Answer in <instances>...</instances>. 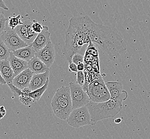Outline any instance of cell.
Instances as JSON below:
<instances>
[{
    "instance_id": "cell-21",
    "label": "cell",
    "mask_w": 150,
    "mask_h": 139,
    "mask_svg": "<svg viewBox=\"0 0 150 139\" xmlns=\"http://www.w3.org/2000/svg\"><path fill=\"white\" fill-rule=\"evenodd\" d=\"M30 94V93H29ZM29 94L23 93L22 92V94L19 96L20 101L26 106H29L34 102V100L29 96Z\"/></svg>"
},
{
    "instance_id": "cell-10",
    "label": "cell",
    "mask_w": 150,
    "mask_h": 139,
    "mask_svg": "<svg viewBox=\"0 0 150 139\" xmlns=\"http://www.w3.org/2000/svg\"><path fill=\"white\" fill-rule=\"evenodd\" d=\"M50 36L51 33L49 32V27L43 26V29L42 31L38 34L34 40L30 44L32 45L33 48L36 52L43 48L48 44V42L51 40Z\"/></svg>"
},
{
    "instance_id": "cell-8",
    "label": "cell",
    "mask_w": 150,
    "mask_h": 139,
    "mask_svg": "<svg viewBox=\"0 0 150 139\" xmlns=\"http://www.w3.org/2000/svg\"><path fill=\"white\" fill-rule=\"evenodd\" d=\"M108 90L110 93L111 99L122 104L128 97V93L123 90L122 85L118 81H107L105 82Z\"/></svg>"
},
{
    "instance_id": "cell-19",
    "label": "cell",
    "mask_w": 150,
    "mask_h": 139,
    "mask_svg": "<svg viewBox=\"0 0 150 139\" xmlns=\"http://www.w3.org/2000/svg\"><path fill=\"white\" fill-rule=\"evenodd\" d=\"M10 52L0 37V61L8 59Z\"/></svg>"
},
{
    "instance_id": "cell-12",
    "label": "cell",
    "mask_w": 150,
    "mask_h": 139,
    "mask_svg": "<svg viewBox=\"0 0 150 139\" xmlns=\"http://www.w3.org/2000/svg\"><path fill=\"white\" fill-rule=\"evenodd\" d=\"M8 61L14 72L15 77L28 68V62L18 58L11 52L10 54Z\"/></svg>"
},
{
    "instance_id": "cell-33",
    "label": "cell",
    "mask_w": 150,
    "mask_h": 139,
    "mask_svg": "<svg viewBox=\"0 0 150 139\" xmlns=\"http://www.w3.org/2000/svg\"><path fill=\"white\" fill-rule=\"evenodd\" d=\"M114 122L115 123V124H120L121 122V119L120 118H118L114 120Z\"/></svg>"
},
{
    "instance_id": "cell-7",
    "label": "cell",
    "mask_w": 150,
    "mask_h": 139,
    "mask_svg": "<svg viewBox=\"0 0 150 139\" xmlns=\"http://www.w3.org/2000/svg\"><path fill=\"white\" fill-rule=\"evenodd\" d=\"M69 87L72 100V110L86 106L90 101V98L82 86L77 83L70 82Z\"/></svg>"
},
{
    "instance_id": "cell-17",
    "label": "cell",
    "mask_w": 150,
    "mask_h": 139,
    "mask_svg": "<svg viewBox=\"0 0 150 139\" xmlns=\"http://www.w3.org/2000/svg\"><path fill=\"white\" fill-rule=\"evenodd\" d=\"M15 30L23 40L28 45L31 44L28 33V20L25 21L23 24L18 26Z\"/></svg>"
},
{
    "instance_id": "cell-5",
    "label": "cell",
    "mask_w": 150,
    "mask_h": 139,
    "mask_svg": "<svg viewBox=\"0 0 150 139\" xmlns=\"http://www.w3.org/2000/svg\"><path fill=\"white\" fill-rule=\"evenodd\" d=\"M66 120L68 124L74 128L91 125V115L87 106L73 109Z\"/></svg>"
},
{
    "instance_id": "cell-31",
    "label": "cell",
    "mask_w": 150,
    "mask_h": 139,
    "mask_svg": "<svg viewBox=\"0 0 150 139\" xmlns=\"http://www.w3.org/2000/svg\"><path fill=\"white\" fill-rule=\"evenodd\" d=\"M77 69H78V71H83L85 70V64H84V63L78 64L77 65Z\"/></svg>"
},
{
    "instance_id": "cell-14",
    "label": "cell",
    "mask_w": 150,
    "mask_h": 139,
    "mask_svg": "<svg viewBox=\"0 0 150 139\" xmlns=\"http://www.w3.org/2000/svg\"><path fill=\"white\" fill-rule=\"evenodd\" d=\"M50 71L40 74H34L29 84V88L32 91L43 87L49 77Z\"/></svg>"
},
{
    "instance_id": "cell-26",
    "label": "cell",
    "mask_w": 150,
    "mask_h": 139,
    "mask_svg": "<svg viewBox=\"0 0 150 139\" xmlns=\"http://www.w3.org/2000/svg\"><path fill=\"white\" fill-rule=\"evenodd\" d=\"M8 86H9V88L11 90L12 92L14 94L15 96H19L22 94V90L19 88H18L17 87H16L14 85H13L12 83L11 84H9Z\"/></svg>"
},
{
    "instance_id": "cell-28",
    "label": "cell",
    "mask_w": 150,
    "mask_h": 139,
    "mask_svg": "<svg viewBox=\"0 0 150 139\" xmlns=\"http://www.w3.org/2000/svg\"><path fill=\"white\" fill-rule=\"evenodd\" d=\"M68 71L70 72H77L78 71L77 65L73 62L70 63L68 66Z\"/></svg>"
},
{
    "instance_id": "cell-30",
    "label": "cell",
    "mask_w": 150,
    "mask_h": 139,
    "mask_svg": "<svg viewBox=\"0 0 150 139\" xmlns=\"http://www.w3.org/2000/svg\"><path fill=\"white\" fill-rule=\"evenodd\" d=\"M0 8H2V9L6 10H9L8 6H6L4 2L3 1V0H0Z\"/></svg>"
},
{
    "instance_id": "cell-23",
    "label": "cell",
    "mask_w": 150,
    "mask_h": 139,
    "mask_svg": "<svg viewBox=\"0 0 150 139\" xmlns=\"http://www.w3.org/2000/svg\"><path fill=\"white\" fill-rule=\"evenodd\" d=\"M85 77L84 72L78 71L77 72V84L83 86L85 83Z\"/></svg>"
},
{
    "instance_id": "cell-22",
    "label": "cell",
    "mask_w": 150,
    "mask_h": 139,
    "mask_svg": "<svg viewBox=\"0 0 150 139\" xmlns=\"http://www.w3.org/2000/svg\"><path fill=\"white\" fill-rule=\"evenodd\" d=\"M91 55H93L94 57H98V48L95 46L92 42L90 41L88 46L87 47L86 52Z\"/></svg>"
},
{
    "instance_id": "cell-11",
    "label": "cell",
    "mask_w": 150,
    "mask_h": 139,
    "mask_svg": "<svg viewBox=\"0 0 150 139\" xmlns=\"http://www.w3.org/2000/svg\"><path fill=\"white\" fill-rule=\"evenodd\" d=\"M34 74L29 68H27L15 77L12 84L20 90L28 87Z\"/></svg>"
},
{
    "instance_id": "cell-4",
    "label": "cell",
    "mask_w": 150,
    "mask_h": 139,
    "mask_svg": "<svg viewBox=\"0 0 150 139\" xmlns=\"http://www.w3.org/2000/svg\"><path fill=\"white\" fill-rule=\"evenodd\" d=\"M86 93L90 101L94 102H103L111 99L110 93L101 76L88 85Z\"/></svg>"
},
{
    "instance_id": "cell-27",
    "label": "cell",
    "mask_w": 150,
    "mask_h": 139,
    "mask_svg": "<svg viewBox=\"0 0 150 139\" xmlns=\"http://www.w3.org/2000/svg\"><path fill=\"white\" fill-rule=\"evenodd\" d=\"M32 28L35 33L38 34L42 31V30L43 29V26L41 24L39 23L38 22L34 21L32 24Z\"/></svg>"
},
{
    "instance_id": "cell-24",
    "label": "cell",
    "mask_w": 150,
    "mask_h": 139,
    "mask_svg": "<svg viewBox=\"0 0 150 139\" xmlns=\"http://www.w3.org/2000/svg\"><path fill=\"white\" fill-rule=\"evenodd\" d=\"M72 62L74 63L77 65L80 63L84 62V56L79 53L75 54L73 55L72 57Z\"/></svg>"
},
{
    "instance_id": "cell-32",
    "label": "cell",
    "mask_w": 150,
    "mask_h": 139,
    "mask_svg": "<svg viewBox=\"0 0 150 139\" xmlns=\"http://www.w3.org/2000/svg\"><path fill=\"white\" fill-rule=\"evenodd\" d=\"M0 84L3 85L6 84V81L4 80V79L3 78L1 74V71H0Z\"/></svg>"
},
{
    "instance_id": "cell-20",
    "label": "cell",
    "mask_w": 150,
    "mask_h": 139,
    "mask_svg": "<svg viewBox=\"0 0 150 139\" xmlns=\"http://www.w3.org/2000/svg\"><path fill=\"white\" fill-rule=\"evenodd\" d=\"M23 24L21 20V16L9 17L8 20V27L12 29H15L18 26Z\"/></svg>"
},
{
    "instance_id": "cell-29",
    "label": "cell",
    "mask_w": 150,
    "mask_h": 139,
    "mask_svg": "<svg viewBox=\"0 0 150 139\" xmlns=\"http://www.w3.org/2000/svg\"><path fill=\"white\" fill-rule=\"evenodd\" d=\"M6 110L4 106L0 107V119L2 118L6 115Z\"/></svg>"
},
{
    "instance_id": "cell-13",
    "label": "cell",
    "mask_w": 150,
    "mask_h": 139,
    "mask_svg": "<svg viewBox=\"0 0 150 139\" xmlns=\"http://www.w3.org/2000/svg\"><path fill=\"white\" fill-rule=\"evenodd\" d=\"M0 71L6 84L12 83L15 77V73L12 69L8 59L0 61Z\"/></svg>"
},
{
    "instance_id": "cell-16",
    "label": "cell",
    "mask_w": 150,
    "mask_h": 139,
    "mask_svg": "<svg viewBox=\"0 0 150 139\" xmlns=\"http://www.w3.org/2000/svg\"><path fill=\"white\" fill-rule=\"evenodd\" d=\"M12 52L18 58L28 62L35 57L36 52L32 45L29 44L27 46L16 50Z\"/></svg>"
},
{
    "instance_id": "cell-3",
    "label": "cell",
    "mask_w": 150,
    "mask_h": 139,
    "mask_svg": "<svg viewBox=\"0 0 150 139\" xmlns=\"http://www.w3.org/2000/svg\"><path fill=\"white\" fill-rule=\"evenodd\" d=\"M52 111L61 120H66L72 110L69 87L62 86L57 90L51 101Z\"/></svg>"
},
{
    "instance_id": "cell-1",
    "label": "cell",
    "mask_w": 150,
    "mask_h": 139,
    "mask_svg": "<svg viewBox=\"0 0 150 139\" xmlns=\"http://www.w3.org/2000/svg\"><path fill=\"white\" fill-rule=\"evenodd\" d=\"M68 39L82 48L90 41L98 44L110 60L115 61L126 51L124 41L109 26L96 24L88 16L75 17L68 29Z\"/></svg>"
},
{
    "instance_id": "cell-15",
    "label": "cell",
    "mask_w": 150,
    "mask_h": 139,
    "mask_svg": "<svg viewBox=\"0 0 150 139\" xmlns=\"http://www.w3.org/2000/svg\"><path fill=\"white\" fill-rule=\"evenodd\" d=\"M28 68L34 74H40L50 71V68L47 67L42 61L35 56L28 62Z\"/></svg>"
},
{
    "instance_id": "cell-9",
    "label": "cell",
    "mask_w": 150,
    "mask_h": 139,
    "mask_svg": "<svg viewBox=\"0 0 150 139\" xmlns=\"http://www.w3.org/2000/svg\"><path fill=\"white\" fill-rule=\"evenodd\" d=\"M35 56L42 61L47 67L50 68L54 63L55 58V49L51 41H50L43 48L36 52Z\"/></svg>"
},
{
    "instance_id": "cell-18",
    "label": "cell",
    "mask_w": 150,
    "mask_h": 139,
    "mask_svg": "<svg viewBox=\"0 0 150 139\" xmlns=\"http://www.w3.org/2000/svg\"><path fill=\"white\" fill-rule=\"evenodd\" d=\"M50 79L49 77L47 78L46 80L45 84L44 85L43 87H40V88H38L37 90H35L32 91L30 94L29 96L32 97V99L34 100V101L35 102H38L40 100L41 97L43 95L44 92L46 91L48 85L49 84Z\"/></svg>"
},
{
    "instance_id": "cell-6",
    "label": "cell",
    "mask_w": 150,
    "mask_h": 139,
    "mask_svg": "<svg viewBox=\"0 0 150 139\" xmlns=\"http://www.w3.org/2000/svg\"><path fill=\"white\" fill-rule=\"evenodd\" d=\"M0 37L11 52L28 45L19 37L15 29H11L9 27H6Z\"/></svg>"
},
{
    "instance_id": "cell-25",
    "label": "cell",
    "mask_w": 150,
    "mask_h": 139,
    "mask_svg": "<svg viewBox=\"0 0 150 139\" xmlns=\"http://www.w3.org/2000/svg\"><path fill=\"white\" fill-rule=\"evenodd\" d=\"M8 20L3 14L0 13V35L2 34L4 30L6 29V23Z\"/></svg>"
},
{
    "instance_id": "cell-2",
    "label": "cell",
    "mask_w": 150,
    "mask_h": 139,
    "mask_svg": "<svg viewBox=\"0 0 150 139\" xmlns=\"http://www.w3.org/2000/svg\"><path fill=\"white\" fill-rule=\"evenodd\" d=\"M86 106L91 115V125H93L98 121L115 117L121 111L122 104L110 99L100 103L90 101Z\"/></svg>"
}]
</instances>
